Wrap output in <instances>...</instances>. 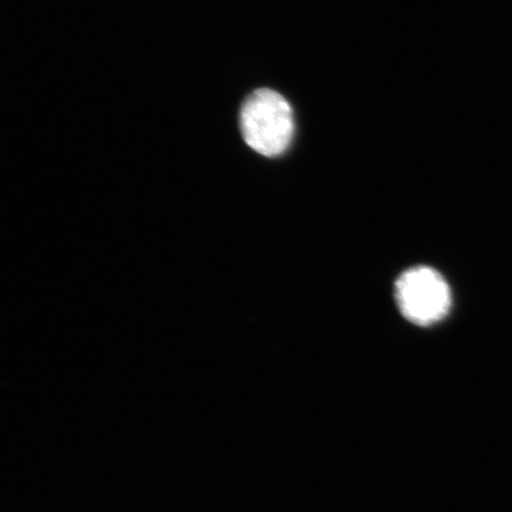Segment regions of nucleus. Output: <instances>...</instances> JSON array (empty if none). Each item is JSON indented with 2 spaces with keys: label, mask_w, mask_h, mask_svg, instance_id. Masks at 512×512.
<instances>
[{
  "label": "nucleus",
  "mask_w": 512,
  "mask_h": 512,
  "mask_svg": "<svg viewBox=\"0 0 512 512\" xmlns=\"http://www.w3.org/2000/svg\"><path fill=\"white\" fill-rule=\"evenodd\" d=\"M242 137L251 149L266 157H278L294 136L293 111L283 95L259 89L243 102L240 113Z\"/></svg>",
  "instance_id": "f257e3e1"
},
{
  "label": "nucleus",
  "mask_w": 512,
  "mask_h": 512,
  "mask_svg": "<svg viewBox=\"0 0 512 512\" xmlns=\"http://www.w3.org/2000/svg\"><path fill=\"white\" fill-rule=\"evenodd\" d=\"M395 297L402 315L422 326L440 322L451 306L450 287L443 275L430 267H415L401 274Z\"/></svg>",
  "instance_id": "f03ea898"
}]
</instances>
